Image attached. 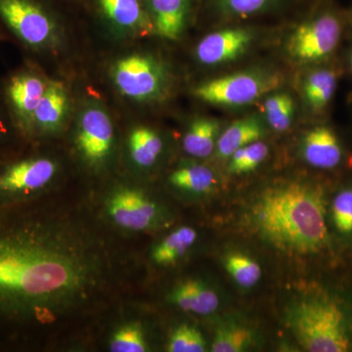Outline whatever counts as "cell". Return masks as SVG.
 Here are the masks:
<instances>
[{
  "label": "cell",
  "mask_w": 352,
  "mask_h": 352,
  "mask_svg": "<svg viewBox=\"0 0 352 352\" xmlns=\"http://www.w3.org/2000/svg\"><path fill=\"white\" fill-rule=\"evenodd\" d=\"M52 197L0 207V351L41 346L101 307L122 258L91 208Z\"/></svg>",
  "instance_id": "6da1fadb"
},
{
  "label": "cell",
  "mask_w": 352,
  "mask_h": 352,
  "mask_svg": "<svg viewBox=\"0 0 352 352\" xmlns=\"http://www.w3.org/2000/svg\"><path fill=\"white\" fill-rule=\"evenodd\" d=\"M254 223L280 251L316 254L328 244L325 201L319 186L291 182L267 189L254 208Z\"/></svg>",
  "instance_id": "7a4b0ae2"
},
{
  "label": "cell",
  "mask_w": 352,
  "mask_h": 352,
  "mask_svg": "<svg viewBox=\"0 0 352 352\" xmlns=\"http://www.w3.org/2000/svg\"><path fill=\"white\" fill-rule=\"evenodd\" d=\"M68 132L72 156L85 175L104 179L112 175L120 160L122 138L110 109L100 97H82Z\"/></svg>",
  "instance_id": "3957f363"
},
{
  "label": "cell",
  "mask_w": 352,
  "mask_h": 352,
  "mask_svg": "<svg viewBox=\"0 0 352 352\" xmlns=\"http://www.w3.org/2000/svg\"><path fill=\"white\" fill-rule=\"evenodd\" d=\"M91 210L102 226L122 236L159 230L170 219L168 208L139 178L126 173L106 183Z\"/></svg>",
  "instance_id": "277c9868"
},
{
  "label": "cell",
  "mask_w": 352,
  "mask_h": 352,
  "mask_svg": "<svg viewBox=\"0 0 352 352\" xmlns=\"http://www.w3.org/2000/svg\"><path fill=\"white\" fill-rule=\"evenodd\" d=\"M65 166L52 153L32 148L0 160V207L52 196L63 182Z\"/></svg>",
  "instance_id": "5b68a950"
},
{
  "label": "cell",
  "mask_w": 352,
  "mask_h": 352,
  "mask_svg": "<svg viewBox=\"0 0 352 352\" xmlns=\"http://www.w3.org/2000/svg\"><path fill=\"white\" fill-rule=\"evenodd\" d=\"M109 82L124 100L140 106L166 101L173 94L175 75L170 65L149 51H129L108 65Z\"/></svg>",
  "instance_id": "8992f818"
},
{
  "label": "cell",
  "mask_w": 352,
  "mask_h": 352,
  "mask_svg": "<svg viewBox=\"0 0 352 352\" xmlns=\"http://www.w3.org/2000/svg\"><path fill=\"white\" fill-rule=\"evenodd\" d=\"M0 22L32 53L60 54L66 50L63 20L45 0H0Z\"/></svg>",
  "instance_id": "52a82bcc"
},
{
  "label": "cell",
  "mask_w": 352,
  "mask_h": 352,
  "mask_svg": "<svg viewBox=\"0 0 352 352\" xmlns=\"http://www.w3.org/2000/svg\"><path fill=\"white\" fill-rule=\"evenodd\" d=\"M288 325L305 351L346 352L351 349L346 317L335 302L307 300L296 303L289 310Z\"/></svg>",
  "instance_id": "ba28073f"
},
{
  "label": "cell",
  "mask_w": 352,
  "mask_h": 352,
  "mask_svg": "<svg viewBox=\"0 0 352 352\" xmlns=\"http://www.w3.org/2000/svg\"><path fill=\"white\" fill-rule=\"evenodd\" d=\"M50 80L36 64L27 62L2 82L0 99L24 145H29L31 141L34 113Z\"/></svg>",
  "instance_id": "9c48e42d"
},
{
  "label": "cell",
  "mask_w": 352,
  "mask_h": 352,
  "mask_svg": "<svg viewBox=\"0 0 352 352\" xmlns=\"http://www.w3.org/2000/svg\"><path fill=\"white\" fill-rule=\"evenodd\" d=\"M279 76L264 71L242 72L214 78L193 88V95L214 105L244 106L279 85Z\"/></svg>",
  "instance_id": "30bf717a"
},
{
  "label": "cell",
  "mask_w": 352,
  "mask_h": 352,
  "mask_svg": "<svg viewBox=\"0 0 352 352\" xmlns=\"http://www.w3.org/2000/svg\"><path fill=\"white\" fill-rule=\"evenodd\" d=\"M342 32L337 14L331 11L317 14L296 28L289 41V53L302 63L322 61L337 50Z\"/></svg>",
  "instance_id": "8fae6325"
},
{
  "label": "cell",
  "mask_w": 352,
  "mask_h": 352,
  "mask_svg": "<svg viewBox=\"0 0 352 352\" xmlns=\"http://www.w3.org/2000/svg\"><path fill=\"white\" fill-rule=\"evenodd\" d=\"M90 10L111 38L129 41L155 34L143 0H87Z\"/></svg>",
  "instance_id": "7c38bea8"
},
{
  "label": "cell",
  "mask_w": 352,
  "mask_h": 352,
  "mask_svg": "<svg viewBox=\"0 0 352 352\" xmlns=\"http://www.w3.org/2000/svg\"><path fill=\"white\" fill-rule=\"evenodd\" d=\"M76 106L69 85L63 80L50 78L34 113L29 145H39L67 133Z\"/></svg>",
  "instance_id": "4fadbf2b"
},
{
  "label": "cell",
  "mask_w": 352,
  "mask_h": 352,
  "mask_svg": "<svg viewBox=\"0 0 352 352\" xmlns=\"http://www.w3.org/2000/svg\"><path fill=\"white\" fill-rule=\"evenodd\" d=\"M166 139L155 127L138 124L127 129L120 144V160L126 175L142 177L156 170L166 152Z\"/></svg>",
  "instance_id": "5bb4252c"
},
{
  "label": "cell",
  "mask_w": 352,
  "mask_h": 352,
  "mask_svg": "<svg viewBox=\"0 0 352 352\" xmlns=\"http://www.w3.org/2000/svg\"><path fill=\"white\" fill-rule=\"evenodd\" d=\"M254 39L248 29H226L212 32L201 39L195 50L197 61L205 66H215L237 59L244 54Z\"/></svg>",
  "instance_id": "9a60e30c"
},
{
  "label": "cell",
  "mask_w": 352,
  "mask_h": 352,
  "mask_svg": "<svg viewBox=\"0 0 352 352\" xmlns=\"http://www.w3.org/2000/svg\"><path fill=\"white\" fill-rule=\"evenodd\" d=\"M155 34L178 41L186 31L200 0H143Z\"/></svg>",
  "instance_id": "2e32d148"
},
{
  "label": "cell",
  "mask_w": 352,
  "mask_h": 352,
  "mask_svg": "<svg viewBox=\"0 0 352 352\" xmlns=\"http://www.w3.org/2000/svg\"><path fill=\"white\" fill-rule=\"evenodd\" d=\"M302 151L307 163L320 170H333L342 159L339 138L328 126H317L308 131L302 140Z\"/></svg>",
  "instance_id": "e0dca14e"
},
{
  "label": "cell",
  "mask_w": 352,
  "mask_h": 352,
  "mask_svg": "<svg viewBox=\"0 0 352 352\" xmlns=\"http://www.w3.org/2000/svg\"><path fill=\"white\" fill-rule=\"evenodd\" d=\"M168 300L182 311L201 316L214 314L220 305L217 292L200 279L180 282L171 289Z\"/></svg>",
  "instance_id": "ac0fdd59"
},
{
  "label": "cell",
  "mask_w": 352,
  "mask_h": 352,
  "mask_svg": "<svg viewBox=\"0 0 352 352\" xmlns=\"http://www.w3.org/2000/svg\"><path fill=\"white\" fill-rule=\"evenodd\" d=\"M198 231L191 226H180L152 245L150 261L160 267H170L179 263L193 249Z\"/></svg>",
  "instance_id": "d6986e66"
},
{
  "label": "cell",
  "mask_w": 352,
  "mask_h": 352,
  "mask_svg": "<svg viewBox=\"0 0 352 352\" xmlns=\"http://www.w3.org/2000/svg\"><path fill=\"white\" fill-rule=\"evenodd\" d=\"M168 185L184 195L200 196L212 191L217 184L214 171L204 164L183 163L170 173Z\"/></svg>",
  "instance_id": "ffe728a7"
},
{
  "label": "cell",
  "mask_w": 352,
  "mask_h": 352,
  "mask_svg": "<svg viewBox=\"0 0 352 352\" xmlns=\"http://www.w3.org/2000/svg\"><path fill=\"white\" fill-rule=\"evenodd\" d=\"M220 124L210 118L199 117L192 120L183 136L182 147L188 156L204 159L217 147Z\"/></svg>",
  "instance_id": "44dd1931"
},
{
  "label": "cell",
  "mask_w": 352,
  "mask_h": 352,
  "mask_svg": "<svg viewBox=\"0 0 352 352\" xmlns=\"http://www.w3.org/2000/svg\"><path fill=\"white\" fill-rule=\"evenodd\" d=\"M263 127L261 120L256 117L245 118L231 124L217 139V156L230 157L240 148L251 144L261 139Z\"/></svg>",
  "instance_id": "7402d4cb"
},
{
  "label": "cell",
  "mask_w": 352,
  "mask_h": 352,
  "mask_svg": "<svg viewBox=\"0 0 352 352\" xmlns=\"http://www.w3.org/2000/svg\"><path fill=\"white\" fill-rule=\"evenodd\" d=\"M338 85V74L335 69H314L307 76L303 94L309 107L316 112L324 110L332 101Z\"/></svg>",
  "instance_id": "603a6c76"
},
{
  "label": "cell",
  "mask_w": 352,
  "mask_h": 352,
  "mask_svg": "<svg viewBox=\"0 0 352 352\" xmlns=\"http://www.w3.org/2000/svg\"><path fill=\"white\" fill-rule=\"evenodd\" d=\"M286 0H207L210 11L224 19H243L276 10Z\"/></svg>",
  "instance_id": "cb8c5ba5"
},
{
  "label": "cell",
  "mask_w": 352,
  "mask_h": 352,
  "mask_svg": "<svg viewBox=\"0 0 352 352\" xmlns=\"http://www.w3.org/2000/svg\"><path fill=\"white\" fill-rule=\"evenodd\" d=\"M108 349L112 352L149 351V339L142 322L129 319L118 324L109 336Z\"/></svg>",
  "instance_id": "d4e9b609"
},
{
  "label": "cell",
  "mask_w": 352,
  "mask_h": 352,
  "mask_svg": "<svg viewBox=\"0 0 352 352\" xmlns=\"http://www.w3.org/2000/svg\"><path fill=\"white\" fill-rule=\"evenodd\" d=\"M254 344V333L239 324L226 323L215 331L212 351L214 352H242Z\"/></svg>",
  "instance_id": "484cf974"
},
{
  "label": "cell",
  "mask_w": 352,
  "mask_h": 352,
  "mask_svg": "<svg viewBox=\"0 0 352 352\" xmlns=\"http://www.w3.org/2000/svg\"><path fill=\"white\" fill-rule=\"evenodd\" d=\"M264 112L268 124L274 131H285L293 122L295 104L289 94L272 95L264 102Z\"/></svg>",
  "instance_id": "4316f807"
},
{
  "label": "cell",
  "mask_w": 352,
  "mask_h": 352,
  "mask_svg": "<svg viewBox=\"0 0 352 352\" xmlns=\"http://www.w3.org/2000/svg\"><path fill=\"white\" fill-rule=\"evenodd\" d=\"M224 264L229 275L243 288H252L261 280V266L256 261L245 254L238 252L229 254Z\"/></svg>",
  "instance_id": "83f0119b"
},
{
  "label": "cell",
  "mask_w": 352,
  "mask_h": 352,
  "mask_svg": "<svg viewBox=\"0 0 352 352\" xmlns=\"http://www.w3.org/2000/svg\"><path fill=\"white\" fill-rule=\"evenodd\" d=\"M170 352H204L207 351V342L203 333L195 326L182 324L173 329L166 344Z\"/></svg>",
  "instance_id": "f1b7e54d"
},
{
  "label": "cell",
  "mask_w": 352,
  "mask_h": 352,
  "mask_svg": "<svg viewBox=\"0 0 352 352\" xmlns=\"http://www.w3.org/2000/svg\"><path fill=\"white\" fill-rule=\"evenodd\" d=\"M268 151V146L259 140L240 148L231 155L229 170L236 175H241L256 170L259 164L263 163Z\"/></svg>",
  "instance_id": "f546056e"
},
{
  "label": "cell",
  "mask_w": 352,
  "mask_h": 352,
  "mask_svg": "<svg viewBox=\"0 0 352 352\" xmlns=\"http://www.w3.org/2000/svg\"><path fill=\"white\" fill-rule=\"evenodd\" d=\"M332 217L340 233H352V188L342 190L335 197Z\"/></svg>",
  "instance_id": "4dcf8cb0"
},
{
  "label": "cell",
  "mask_w": 352,
  "mask_h": 352,
  "mask_svg": "<svg viewBox=\"0 0 352 352\" xmlns=\"http://www.w3.org/2000/svg\"><path fill=\"white\" fill-rule=\"evenodd\" d=\"M21 146L25 145L23 144L17 132L14 129L6 107L0 99V153L10 154L19 150L18 148Z\"/></svg>",
  "instance_id": "1f68e13d"
},
{
  "label": "cell",
  "mask_w": 352,
  "mask_h": 352,
  "mask_svg": "<svg viewBox=\"0 0 352 352\" xmlns=\"http://www.w3.org/2000/svg\"><path fill=\"white\" fill-rule=\"evenodd\" d=\"M10 154H11V153H10ZM7 155H9V154H4V153H0V160L3 159V157H6Z\"/></svg>",
  "instance_id": "d6a6232c"
},
{
  "label": "cell",
  "mask_w": 352,
  "mask_h": 352,
  "mask_svg": "<svg viewBox=\"0 0 352 352\" xmlns=\"http://www.w3.org/2000/svg\"><path fill=\"white\" fill-rule=\"evenodd\" d=\"M349 65H351V68L352 69V52L351 54V57H349Z\"/></svg>",
  "instance_id": "836d02e7"
}]
</instances>
